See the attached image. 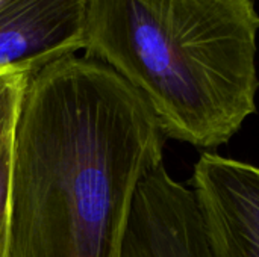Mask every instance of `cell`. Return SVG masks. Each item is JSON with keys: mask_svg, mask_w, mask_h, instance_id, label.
<instances>
[{"mask_svg": "<svg viewBox=\"0 0 259 257\" xmlns=\"http://www.w3.org/2000/svg\"><path fill=\"white\" fill-rule=\"evenodd\" d=\"M146 98L70 55L27 80L14 141L6 257H121L141 179L164 164Z\"/></svg>", "mask_w": 259, "mask_h": 257, "instance_id": "cell-1", "label": "cell"}, {"mask_svg": "<svg viewBox=\"0 0 259 257\" xmlns=\"http://www.w3.org/2000/svg\"><path fill=\"white\" fill-rule=\"evenodd\" d=\"M255 0H90L88 58L150 105L167 139L211 151L256 112Z\"/></svg>", "mask_w": 259, "mask_h": 257, "instance_id": "cell-2", "label": "cell"}, {"mask_svg": "<svg viewBox=\"0 0 259 257\" xmlns=\"http://www.w3.org/2000/svg\"><path fill=\"white\" fill-rule=\"evenodd\" d=\"M191 185L212 257H259V167L203 151Z\"/></svg>", "mask_w": 259, "mask_h": 257, "instance_id": "cell-3", "label": "cell"}, {"mask_svg": "<svg viewBox=\"0 0 259 257\" xmlns=\"http://www.w3.org/2000/svg\"><path fill=\"white\" fill-rule=\"evenodd\" d=\"M90 0H0V73H27L85 50Z\"/></svg>", "mask_w": 259, "mask_h": 257, "instance_id": "cell-4", "label": "cell"}, {"mask_svg": "<svg viewBox=\"0 0 259 257\" xmlns=\"http://www.w3.org/2000/svg\"><path fill=\"white\" fill-rule=\"evenodd\" d=\"M27 73H0V158L14 150L17 124L29 80Z\"/></svg>", "mask_w": 259, "mask_h": 257, "instance_id": "cell-5", "label": "cell"}, {"mask_svg": "<svg viewBox=\"0 0 259 257\" xmlns=\"http://www.w3.org/2000/svg\"><path fill=\"white\" fill-rule=\"evenodd\" d=\"M14 150L0 158V257H6L9 232V195Z\"/></svg>", "mask_w": 259, "mask_h": 257, "instance_id": "cell-6", "label": "cell"}]
</instances>
